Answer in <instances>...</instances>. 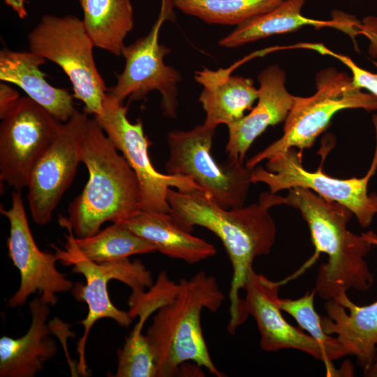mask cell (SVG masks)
<instances>
[{"instance_id":"24","label":"cell","mask_w":377,"mask_h":377,"mask_svg":"<svg viewBox=\"0 0 377 377\" xmlns=\"http://www.w3.org/2000/svg\"><path fill=\"white\" fill-rule=\"evenodd\" d=\"M72 239L78 251L96 263L156 251L151 242L135 235L121 222L112 223L84 238L75 237L72 231Z\"/></svg>"},{"instance_id":"14","label":"cell","mask_w":377,"mask_h":377,"mask_svg":"<svg viewBox=\"0 0 377 377\" xmlns=\"http://www.w3.org/2000/svg\"><path fill=\"white\" fill-rule=\"evenodd\" d=\"M88 117L76 110L34 168L28 188L33 221L48 223L65 191L71 184L80 161V139Z\"/></svg>"},{"instance_id":"16","label":"cell","mask_w":377,"mask_h":377,"mask_svg":"<svg viewBox=\"0 0 377 377\" xmlns=\"http://www.w3.org/2000/svg\"><path fill=\"white\" fill-rule=\"evenodd\" d=\"M258 81L256 105L248 114L227 126L228 140L226 151L228 159L242 163L253 141L268 126L285 121L295 98L286 87L285 71L277 64L263 70L258 75Z\"/></svg>"},{"instance_id":"9","label":"cell","mask_w":377,"mask_h":377,"mask_svg":"<svg viewBox=\"0 0 377 377\" xmlns=\"http://www.w3.org/2000/svg\"><path fill=\"white\" fill-rule=\"evenodd\" d=\"M373 123L376 150L369 170L364 177L341 179L327 175L320 170L309 171L302 165L300 152L291 148L267 159L265 168H254L253 184H266L272 194L295 187L308 188L326 200L347 207L362 228L369 227L377 208V194L368 193L370 179L377 170V118Z\"/></svg>"},{"instance_id":"3","label":"cell","mask_w":377,"mask_h":377,"mask_svg":"<svg viewBox=\"0 0 377 377\" xmlns=\"http://www.w3.org/2000/svg\"><path fill=\"white\" fill-rule=\"evenodd\" d=\"M282 204L300 211L316 253L327 256L320 266L315 288L322 299L341 304L349 289L364 292L371 288L374 276L364 258L373 244L365 233L358 235L348 230L353 213L347 207L301 187L289 189Z\"/></svg>"},{"instance_id":"11","label":"cell","mask_w":377,"mask_h":377,"mask_svg":"<svg viewBox=\"0 0 377 377\" xmlns=\"http://www.w3.org/2000/svg\"><path fill=\"white\" fill-rule=\"evenodd\" d=\"M172 0H162L161 12L149 33L125 46L122 56L125 66L117 75V84L108 90L119 101H139L153 90L161 94L163 114L172 119L177 117L178 84L182 80L179 72L167 66L163 58L170 50L158 42L163 23L174 16Z\"/></svg>"},{"instance_id":"5","label":"cell","mask_w":377,"mask_h":377,"mask_svg":"<svg viewBox=\"0 0 377 377\" xmlns=\"http://www.w3.org/2000/svg\"><path fill=\"white\" fill-rule=\"evenodd\" d=\"M316 91L307 96H295L284 121L282 136L246 161L251 168L274 154L291 148L311 147L329 126L332 117L345 109L377 110V97L357 87L352 77L333 67L320 71L316 77Z\"/></svg>"},{"instance_id":"32","label":"cell","mask_w":377,"mask_h":377,"mask_svg":"<svg viewBox=\"0 0 377 377\" xmlns=\"http://www.w3.org/2000/svg\"><path fill=\"white\" fill-rule=\"evenodd\" d=\"M364 376L377 377V353L371 364L364 369Z\"/></svg>"},{"instance_id":"7","label":"cell","mask_w":377,"mask_h":377,"mask_svg":"<svg viewBox=\"0 0 377 377\" xmlns=\"http://www.w3.org/2000/svg\"><path fill=\"white\" fill-rule=\"evenodd\" d=\"M215 131L202 124L188 131H170L165 170L191 179L225 209L242 207L253 184V169L236 160L218 163L211 153Z\"/></svg>"},{"instance_id":"18","label":"cell","mask_w":377,"mask_h":377,"mask_svg":"<svg viewBox=\"0 0 377 377\" xmlns=\"http://www.w3.org/2000/svg\"><path fill=\"white\" fill-rule=\"evenodd\" d=\"M29 308L31 323L27 332L18 339H0L1 377H34L57 353V343L50 335L51 325H46L50 305L36 297Z\"/></svg>"},{"instance_id":"21","label":"cell","mask_w":377,"mask_h":377,"mask_svg":"<svg viewBox=\"0 0 377 377\" xmlns=\"http://www.w3.org/2000/svg\"><path fill=\"white\" fill-rule=\"evenodd\" d=\"M121 223L169 258L195 264L216 253L213 244L184 230L170 213L140 210Z\"/></svg>"},{"instance_id":"2","label":"cell","mask_w":377,"mask_h":377,"mask_svg":"<svg viewBox=\"0 0 377 377\" xmlns=\"http://www.w3.org/2000/svg\"><path fill=\"white\" fill-rule=\"evenodd\" d=\"M80 161L89 172L82 193L68 205V226L75 237L101 230L107 222L119 223L142 210L141 192L135 173L107 136L96 118L87 117L80 139Z\"/></svg>"},{"instance_id":"25","label":"cell","mask_w":377,"mask_h":377,"mask_svg":"<svg viewBox=\"0 0 377 377\" xmlns=\"http://www.w3.org/2000/svg\"><path fill=\"white\" fill-rule=\"evenodd\" d=\"M284 0H172L184 13L207 24L238 25L265 13Z\"/></svg>"},{"instance_id":"19","label":"cell","mask_w":377,"mask_h":377,"mask_svg":"<svg viewBox=\"0 0 377 377\" xmlns=\"http://www.w3.org/2000/svg\"><path fill=\"white\" fill-rule=\"evenodd\" d=\"M232 68L213 71L204 67L195 72V80L202 87L198 101L206 114L203 124L208 127L239 120L258 100V89L253 80L232 75Z\"/></svg>"},{"instance_id":"31","label":"cell","mask_w":377,"mask_h":377,"mask_svg":"<svg viewBox=\"0 0 377 377\" xmlns=\"http://www.w3.org/2000/svg\"><path fill=\"white\" fill-rule=\"evenodd\" d=\"M20 17L24 19L27 16V11L24 6V0H3Z\"/></svg>"},{"instance_id":"27","label":"cell","mask_w":377,"mask_h":377,"mask_svg":"<svg viewBox=\"0 0 377 377\" xmlns=\"http://www.w3.org/2000/svg\"><path fill=\"white\" fill-rule=\"evenodd\" d=\"M114 377H157L156 359L142 331L133 328L117 352Z\"/></svg>"},{"instance_id":"33","label":"cell","mask_w":377,"mask_h":377,"mask_svg":"<svg viewBox=\"0 0 377 377\" xmlns=\"http://www.w3.org/2000/svg\"><path fill=\"white\" fill-rule=\"evenodd\" d=\"M376 216H377V208H376Z\"/></svg>"},{"instance_id":"12","label":"cell","mask_w":377,"mask_h":377,"mask_svg":"<svg viewBox=\"0 0 377 377\" xmlns=\"http://www.w3.org/2000/svg\"><path fill=\"white\" fill-rule=\"evenodd\" d=\"M0 125V179L15 191L29 185L32 170L59 134L63 124L28 96Z\"/></svg>"},{"instance_id":"8","label":"cell","mask_w":377,"mask_h":377,"mask_svg":"<svg viewBox=\"0 0 377 377\" xmlns=\"http://www.w3.org/2000/svg\"><path fill=\"white\" fill-rule=\"evenodd\" d=\"M29 50L55 63L68 77L73 97L84 112L98 116L108 89L94 61L91 39L82 20L73 15H45L28 35Z\"/></svg>"},{"instance_id":"28","label":"cell","mask_w":377,"mask_h":377,"mask_svg":"<svg viewBox=\"0 0 377 377\" xmlns=\"http://www.w3.org/2000/svg\"><path fill=\"white\" fill-rule=\"evenodd\" d=\"M313 50L322 54L336 57L346 65L352 73L353 84L358 88L364 89L377 97V71L371 73L357 66L350 57L334 53L322 45L315 44ZM377 69V61H372Z\"/></svg>"},{"instance_id":"17","label":"cell","mask_w":377,"mask_h":377,"mask_svg":"<svg viewBox=\"0 0 377 377\" xmlns=\"http://www.w3.org/2000/svg\"><path fill=\"white\" fill-rule=\"evenodd\" d=\"M373 245L377 246V235L365 233ZM327 317L321 318V325L329 335L336 339L348 355L356 357L357 364L367 368L377 353V300L360 306L347 298L342 304L333 299L324 304Z\"/></svg>"},{"instance_id":"10","label":"cell","mask_w":377,"mask_h":377,"mask_svg":"<svg viewBox=\"0 0 377 377\" xmlns=\"http://www.w3.org/2000/svg\"><path fill=\"white\" fill-rule=\"evenodd\" d=\"M127 111V106L107 91L102 113L94 117L135 173L140 188L142 210L170 213L167 200L170 188L181 192L202 189L186 176L163 174L155 169L148 152L151 143L145 134L142 122L139 120L131 123Z\"/></svg>"},{"instance_id":"22","label":"cell","mask_w":377,"mask_h":377,"mask_svg":"<svg viewBox=\"0 0 377 377\" xmlns=\"http://www.w3.org/2000/svg\"><path fill=\"white\" fill-rule=\"evenodd\" d=\"M85 30L95 47L122 56L124 40L133 29L130 0H78Z\"/></svg>"},{"instance_id":"6","label":"cell","mask_w":377,"mask_h":377,"mask_svg":"<svg viewBox=\"0 0 377 377\" xmlns=\"http://www.w3.org/2000/svg\"><path fill=\"white\" fill-rule=\"evenodd\" d=\"M68 235L66 236L64 249L56 246L58 260L65 265H73L72 272L84 276L86 283L77 284L73 289L75 298L87 304L88 313L80 323L84 327L82 337L79 339L77 352L79 354L77 370L87 376L85 347L89 333L94 323L102 318H111L118 325L128 327L133 322L128 311L117 308L111 302L108 290L110 280H118L128 286L132 292L149 288L154 283L151 272L140 260H131L128 257L96 263L86 258L76 248L72 239V230L67 226Z\"/></svg>"},{"instance_id":"13","label":"cell","mask_w":377,"mask_h":377,"mask_svg":"<svg viewBox=\"0 0 377 377\" xmlns=\"http://www.w3.org/2000/svg\"><path fill=\"white\" fill-rule=\"evenodd\" d=\"M0 212L9 221L8 256L20 275L19 288L8 300V306H23L36 292L39 293L42 302L55 305L58 301L57 294L69 291L73 283L57 269V254L42 251L38 247L29 226L20 192L14 191L11 207L5 209L1 207Z\"/></svg>"},{"instance_id":"15","label":"cell","mask_w":377,"mask_h":377,"mask_svg":"<svg viewBox=\"0 0 377 377\" xmlns=\"http://www.w3.org/2000/svg\"><path fill=\"white\" fill-rule=\"evenodd\" d=\"M282 282L274 281L257 273L252 267L244 286V306L255 319L260 333V347L266 352L292 348L306 353L323 362L327 376H337L323 346L309 334L288 323L282 316L277 301Z\"/></svg>"},{"instance_id":"23","label":"cell","mask_w":377,"mask_h":377,"mask_svg":"<svg viewBox=\"0 0 377 377\" xmlns=\"http://www.w3.org/2000/svg\"><path fill=\"white\" fill-rule=\"evenodd\" d=\"M306 0H284L272 10L238 25L219 41V45L235 48L274 34L294 31L304 26L316 28L338 27L339 23L306 17L301 10Z\"/></svg>"},{"instance_id":"1","label":"cell","mask_w":377,"mask_h":377,"mask_svg":"<svg viewBox=\"0 0 377 377\" xmlns=\"http://www.w3.org/2000/svg\"><path fill=\"white\" fill-rule=\"evenodd\" d=\"M167 200L170 214L181 228L191 233L195 226L203 227L223 243L232 270L227 329L233 335L249 316L239 291L253 262L256 257L269 253L274 244L276 228L269 209L282 205V196L263 193L257 203L225 209L202 190L181 192L170 188Z\"/></svg>"},{"instance_id":"30","label":"cell","mask_w":377,"mask_h":377,"mask_svg":"<svg viewBox=\"0 0 377 377\" xmlns=\"http://www.w3.org/2000/svg\"><path fill=\"white\" fill-rule=\"evenodd\" d=\"M360 33L366 36L369 41V53L373 57H377V18L367 17L360 27Z\"/></svg>"},{"instance_id":"20","label":"cell","mask_w":377,"mask_h":377,"mask_svg":"<svg viewBox=\"0 0 377 377\" xmlns=\"http://www.w3.org/2000/svg\"><path fill=\"white\" fill-rule=\"evenodd\" d=\"M45 61L43 57L30 50L18 52L4 47L0 51V80L17 85L27 96L65 123L77 110L74 97L67 89L47 82L40 69Z\"/></svg>"},{"instance_id":"26","label":"cell","mask_w":377,"mask_h":377,"mask_svg":"<svg viewBox=\"0 0 377 377\" xmlns=\"http://www.w3.org/2000/svg\"><path fill=\"white\" fill-rule=\"evenodd\" d=\"M316 290L307 292L297 300L280 299L277 303L281 311L293 316L302 329L306 330L325 349L330 361L348 355L335 337L327 334L321 325V318L314 309Z\"/></svg>"},{"instance_id":"29","label":"cell","mask_w":377,"mask_h":377,"mask_svg":"<svg viewBox=\"0 0 377 377\" xmlns=\"http://www.w3.org/2000/svg\"><path fill=\"white\" fill-rule=\"evenodd\" d=\"M17 91L4 82L0 83V118L3 119L20 100Z\"/></svg>"},{"instance_id":"4","label":"cell","mask_w":377,"mask_h":377,"mask_svg":"<svg viewBox=\"0 0 377 377\" xmlns=\"http://www.w3.org/2000/svg\"><path fill=\"white\" fill-rule=\"evenodd\" d=\"M178 285L175 297L156 311L145 334L156 359L157 377L175 376L186 362L221 377L207 349L201 313L204 309L216 312L225 294L216 279L205 271L179 279Z\"/></svg>"}]
</instances>
